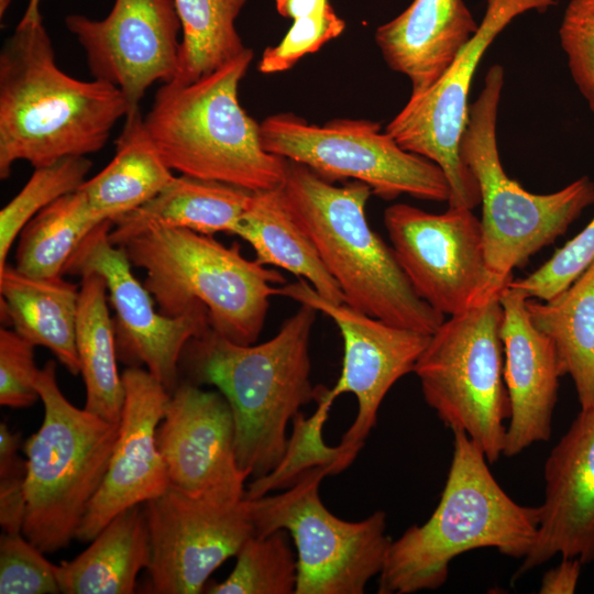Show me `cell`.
<instances>
[{
    "instance_id": "cell-39",
    "label": "cell",
    "mask_w": 594,
    "mask_h": 594,
    "mask_svg": "<svg viewBox=\"0 0 594 594\" xmlns=\"http://www.w3.org/2000/svg\"><path fill=\"white\" fill-rule=\"evenodd\" d=\"M34 346L13 329H0V405L25 408L40 398Z\"/></svg>"
},
{
    "instance_id": "cell-43",
    "label": "cell",
    "mask_w": 594,
    "mask_h": 594,
    "mask_svg": "<svg viewBox=\"0 0 594 594\" xmlns=\"http://www.w3.org/2000/svg\"><path fill=\"white\" fill-rule=\"evenodd\" d=\"M42 0H29L28 7L21 20H30L41 15L40 3Z\"/></svg>"
},
{
    "instance_id": "cell-19",
    "label": "cell",
    "mask_w": 594,
    "mask_h": 594,
    "mask_svg": "<svg viewBox=\"0 0 594 594\" xmlns=\"http://www.w3.org/2000/svg\"><path fill=\"white\" fill-rule=\"evenodd\" d=\"M122 380L125 397L118 439L75 538L84 542L120 513L161 496L170 486L156 440L170 393L141 366H128Z\"/></svg>"
},
{
    "instance_id": "cell-36",
    "label": "cell",
    "mask_w": 594,
    "mask_h": 594,
    "mask_svg": "<svg viewBox=\"0 0 594 594\" xmlns=\"http://www.w3.org/2000/svg\"><path fill=\"white\" fill-rule=\"evenodd\" d=\"M594 262V218L538 270L509 286L527 298L548 300L568 288Z\"/></svg>"
},
{
    "instance_id": "cell-15",
    "label": "cell",
    "mask_w": 594,
    "mask_h": 594,
    "mask_svg": "<svg viewBox=\"0 0 594 594\" xmlns=\"http://www.w3.org/2000/svg\"><path fill=\"white\" fill-rule=\"evenodd\" d=\"M111 220L94 228L67 262L64 274L95 272L107 284L116 311L118 359L146 370L172 394L179 384V363L186 345L209 327L207 309L198 304L179 317H167L154 307L152 295L134 277L124 251L112 244Z\"/></svg>"
},
{
    "instance_id": "cell-38",
    "label": "cell",
    "mask_w": 594,
    "mask_h": 594,
    "mask_svg": "<svg viewBox=\"0 0 594 594\" xmlns=\"http://www.w3.org/2000/svg\"><path fill=\"white\" fill-rule=\"evenodd\" d=\"M571 76L594 113V0H571L559 29Z\"/></svg>"
},
{
    "instance_id": "cell-17",
    "label": "cell",
    "mask_w": 594,
    "mask_h": 594,
    "mask_svg": "<svg viewBox=\"0 0 594 594\" xmlns=\"http://www.w3.org/2000/svg\"><path fill=\"white\" fill-rule=\"evenodd\" d=\"M65 25L84 48L94 79L117 87L130 111L154 82L176 77L182 23L174 0H114L105 19L69 14Z\"/></svg>"
},
{
    "instance_id": "cell-27",
    "label": "cell",
    "mask_w": 594,
    "mask_h": 594,
    "mask_svg": "<svg viewBox=\"0 0 594 594\" xmlns=\"http://www.w3.org/2000/svg\"><path fill=\"white\" fill-rule=\"evenodd\" d=\"M253 191L187 175L173 180L150 201L112 221L109 240L118 245L147 222H160L212 235L234 234Z\"/></svg>"
},
{
    "instance_id": "cell-18",
    "label": "cell",
    "mask_w": 594,
    "mask_h": 594,
    "mask_svg": "<svg viewBox=\"0 0 594 594\" xmlns=\"http://www.w3.org/2000/svg\"><path fill=\"white\" fill-rule=\"evenodd\" d=\"M232 410L218 391L184 382L170 394L157 447L170 487L191 497L238 502L250 477L235 454Z\"/></svg>"
},
{
    "instance_id": "cell-24",
    "label": "cell",
    "mask_w": 594,
    "mask_h": 594,
    "mask_svg": "<svg viewBox=\"0 0 594 594\" xmlns=\"http://www.w3.org/2000/svg\"><path fill=\"white\" fill-rule=\"evenodd\" d=\"M151 543L143 504L116 516L78 557L56 566L61 593L132 594Z\"/></svg>"
},
{
    "instance_id": "cell-8",
    "label": "cell",
    "mask_w": 594,
    "mask_h": 594,
    "mask_svg": "<svg viewBox=\"0 0 594 594\" xmlns=\"http://www.w3.org/2000/svg\"><path fill=\"white\" fill-rule=\"evenodd\" d=\"M503 85V67L492 66L469 108L460 154L480 188L487 266L495 277L510 284L515 268L525 266L532 255L564 234L594 204V184L584 176L558 191L539 195L507 176L496 141Z\"/></svg>"
},
{
    "instance_id": "cell-28",
    "label": "cell",
    "mask_w": 594,
    "mask_h": 594,
    "mask_svg": "<svg viewBox=\"0 0 594 594\" xmlns=\"http://www.w3.org/2000/svg\"><path fill=\"white\" fill-rule=\"evenodd\" d=\"M532 324L552 341L582 409L594 406V262L548 300L527 298Z\"/></svg>"
},
{
    "instance_id": "cell-41",
    "label": "cell",
    "mask_w": 594,
    "mask_h": 594,
    "mask_svg": "<svg viewBox=\"0 0 594 594\" xmlns=\"http://www.w3.org/2000/svg\"><path fill=\"white\" fill-rule=\"evenodd\" d=\"M583 563L576 558H562L548 570L541 580L540 594H573L578 586Z\"/></svg>"
},
{
    "instance_id": "cell-42",
    "label": "cell",
    "mask_w": 594,
    "mask_h": 594,
    "mask_svg": "<svg viewBox=\"0 0 594 594\" xmlns=\"http://www.w3.org/2000/svg\"><path fill=\"white\" fill-rule=\"evenodd\" d=\"M329 4V0H275L277 12L292 20L318 13Z\"/></svg>"
},
{
    "instance_id": "cell-31",
    "label": "cell",
    "mask_w": 594,
    "mask_h": 594,
    "mask_svg": "<svg viewBox=\"0 0 594 594\" xmlns=\"http://www.w3.org/2000/svg\"><path fill=\"white\" fill-rule=\"evenodd\" d=\"M174 1L182 23V43L173 81L194 82L246 48L235 29L246 0Z\"/></svg>"
},
{
    "instance_id": "cell-7",
    "label": "cell",
    "mask_w": 594,
    "mask_h": 594,
    "mask_svg": "<svg viewBox=\"0 0 594 594\" xmlns=\"http://www.w3.org/2000/svg\"><path fill=\"white\" fill-rule=\"evenodd\" d=\"M35 385L44 419L23 444L22 534L44 553H53L76 538L107 473L120 422L74 406L59 388L54 361L40 369Z\"/></svg>"
},
{
    "instance_id": "cell-21",
    "label": "cell",
    "mask_w": 594,
    "mask_h": 594,
    "mask_svg": "<svg viewBox=\"0 0 594 594\" xmlns=\"http://www.w3.org/2000/svg\"><path fill=\"white\" fill-rule=\"evenodd\" d=\"M499 300L504 311V381L509 398L503 455L512 458L535 442L549 440L563 374L552 341L529 318L525 293L508 285Z\"/></svg>"
},
{
    "instance_id": "cell-5",
    "label": "cell",
    "mask_w": 594,
    "mask_h": 594,
    "mask_svg": "<svg viewBox=\"0 0 594 594\" xmlns=\"http://www.w3.org/2000/svg\"><path fill=\"white\" fill-rule=\"evenodd\" d=\"M132 266L145 271L144 286L167 317L195 305L208 311L210 329L239 344L257 341L285 277L256 260L226 246L212 235L160 222H147L117 245Z\"/></svg>"
},
{
    "instance_id": "cell-11",
    "label": "cell",
    "mask_w": 594,
    "mask_h": 594,
    "mask_svg": "<svg viewBox=\"0 0 594 594\" xmlns=\"http://www.w3.org/2000/svg\"><path fill=\"white\" fill-rule=\"evenodd\" d=\"M260 134L265 151L302 164L328 182L358 180L385 200L406 194L449 201L450 187L440 166L404 150L376 122L336 119L317 125L279 113L260 123Z\"/></svg>"
},
{
    "instance_id": "cell-20",
    "label": "cell",
    "mask_w": 594,
    "mask_h": 594,
    "mask_svg": "<svg viewBox=\"0 0 594 594\" xmlns=\"http://www.w3.org/2000/svg\"><path fill=\"white\" fill-rule=\"evenodd\" d=\"M543 475L536 539L513 581L558 554L594 561V406L580 409L549 453Z\"/></svg>"
},
{
    "instance_id": "cell-1",
    "label": "cell",
    "mask_w": 594,
    "mask_h": 594,
    "mask_svg": "<svg viewBox=\"0 0 594 594\" xmlns=\"http://www.w3.org/2000/svg\"><path fill=\"white\" fill-rule=\"evenodd\" d=\"M129 112L117 87L58 67L42 15L20 20L0 53V178L21 160L37 168L98 152Z\"/></svg>"
},
{
    "instance_id": "cell-32",
    "label": "cell",
    "mask_w": 594,
    "mask_h": 594,
    "mask_svg": "<svg viewBox=\"0 0 594 594\" xmlns=\"http://www.w3.org/2000/svg\"><path fill=\"white\" fill-rule=\"evenodd\" d=\"M227 579L206 586L210 594H292L297 584V556L285 529L252 535L237 553Z\"/></svg>"
},
{
    "instance_id": "cell-40",
    "label": "cell",
    "mask_w": 594,
    "mask_h": 594,
    "mask_svg": "<svg viewBox=\"0 0 594 594\" xmlns=\"http://www.w3.org/2000/svg\"><path fill=\"white\" fill-rule=\"evenodd\" d=\"M21 433L0 424V525L3 532H22L25 516L26 460L18 455Z\"/></svg>"
},
{
    "instance_id": "cell-9",
    "label": "cell",
    "mask_w": 594,
    "mask_h": 594,
    "mask_svg": "<svg viewBox=\"0 0 594 594\" xmlns=\"http://www.w3.org/2000/svg\"><path fill=\"white\" fill-rule=\"evenodd\" d=\"M503 317L499 296L450 316L414 367L428 406L452 431H464L488 463L503 455L509 418Z\"/></svg>"
},
{
    "instance_id": "cell-44",
    "label": "cell",
    "mask_w": 594,
    "mask_h": 594,
    "mask_svg": "<svg viewBox=\"0 0 594 594\" xmlns=\"http://www.w3.org/2000/svg\"><path fill=\"white\" fill-rule=\"evenodd\" d=\"M11 0H0V15L2 16Z\"/></svg>"
},
{
    "instance_id": "cell-10",
    "label": "cell",
    "mask_w": 594,
    "mask_h": 594,
    "mask_svg": "<svg viewBox=\"0 0 594 594\" xmlns=\"http://www.w3.org/2000/svg\"><path fill=\"white\" fill-rule=\"evenodd\" d=\"M328 472L314 466L283 493L245 498L254 535L285 529L297 556L295 594H362L383 569L392 539L386 513L359 521L334 516L322 503L319 486Z\"/></svg>"
},
{
    "instance_id": "cell-3",
    "label": "cell",
    "mask_w": 594,
    "mask_h": 594,
    "mask_svg": "<svg viewBox=\"0 0 594 594\" xmlns=\"http://www.w3.org/2000/svg\"><path fill=\"white\" fill-rule=\"evenodd\" d=\"M453 454L440 501L422 525L392 540L378 576V594L441 587L451 561L480 548L524 559L539 526V506L516 503L492 474L481 448L453 430Z\"/></svg>"
},
{
    "instance_id": "cell-37",
    "label": "cell",
    "mask_w": 594,
    "mask_h": 594,
    "mask_svg": "<svg viewBox=\"0 0 594 594\" xmlns=\"http://www.w3.org/2000/svg\"><path fill=\"white\" fill-rule=\"evenodd\" d=\"M344 29V20L331 3L318 13L293 20L282 41L263 52L257 69L266 75L288 70L305 55L338 37Z\"/></svg>"
},
{
    "instance_id": "cell-2",
    "label": "cell",
    "mask_w": 594,
    "mask_h": 594,
    "mask_svg": "<svg viewBox=\"0 0 594 594\" xmlns=\"http://www.w3.org/2000/svg\"><path fill=\"white\" fill-rule=\"evenodd\" d=\"M317 312L300 305L273 338L258 344L234 343L209 328L183 352L179 365L190 383L213 385L228 400L237 460L253 480L277 468L288 446V422L316 398L309 343Z\"/></svg>"
},
{
    "instance_id": "cell-6",
    "label": "cell",
    "mask_w": 594,
    "mask_h": 594,
    "mask_svg": "<svg viewBox=\"0 0 594 594\" xmlns=\"http://www.w3.org/2000/svg\"><path fill=\"white\" fill-rule=\"evenodd\" d=\"M253 56L246 47L194 82L157 89L143 118L170 169L250 191L283 185L288 161L264 150L260 123L239 102V84Z\"/></svg>"
},
{
    "instance_id": "cell-33",
    "label": "cell",
    "mask_w": 594,
    "mask_h": 594,
    "mask_svg": "<svg viewBox=\"0 0 594 594\" xmlns=\"http://www.w3.org/2000/svg\"><path fill=\"white\" fill-rule=\"evenodd\" d=\"M92 166L86 156H68L35 168L23 188L0 211V270L25 224L58 198L78 190Z\"/></svg>"
},
{
    "instance_id": "cell-23",
    "label": "cell",
    "mask_w": 594,
    "mask_h": 594,
    "mask_svg": "<svg viewBox=\"0 0 594 594\" xmlns=\"http://www.w3.org/2000/svg\"><path fill=\"white\" fill-rule=\"evenodd\" d=\"M1 318L33 345L45 346L73 375L79 287L62 276L33 277L8 263L0 270Z\"/></svg>"
},
{
    "instance_id": "cell-34",
    "label": "cell",
    "mask_w": 594,
    "mask_h": 594,
    "mask_svg": "<svg viewBox=\"0 0 594 594\" xmlns=\"http://www.w3.org/2000/svg\"><path fill=\"white\" fill-rule=\"evenodd\" d=\"M315 399L318 402L315 415L305 419L299 413L293 419L294 432L283 460L270 474L253 480L245 492V498H256L268 491L289 486L302 472L314 466H324L328 475H331L337 449L324 444L322 427L334 399L323 386L316 388Z\"/></svg>"
},
{
    "instance_id": "cell-14",
    "label": "cell",
    "mask_w": 594,
    "mask_h": 594,
    "mask_svg": "<svg viewBox=\"0 0 594 594\" xmlns=\"http://www.w3.org/2000/svg\"><path fill=\"white\" fill-rule=\"evenodd\" d=\"M278 295L324 314L342 336V371L329 393L333 399L344 393L354 395L358 413L336 447V475L354 461L376 425L386 394L399 378L414 372L431 334L393 326L344 302L326 299L305 279L278 287Z\"/></svg>"
},
{
    "instance_id": "cell-35",
    "label": "cell",
    "mask_w": 594,
    "mask_h": 594,
    "mask_svg": "<svg viewBox=\"0 0 594 594\" xmlns=\"http://www.w3.org/2000/svg\"><path fill=\"white\" fill-rule=\"evenodd\" d=\"M22 532H3L0 538V593H61L56 564Z\"/></svg>"
},
{
    "instance_id": "cell-29",
    "label": "cell",
    "mask_w": 594,
    "mask_h": 594,
    "mask_svg": "<svg viewBox=\"0 0 594 594\" xmlns=\"http://www.w3.org/2000/svg\"><path fill=\"white\" fill-rule=\"evenodd\" d=\"M107 284L95 272L81 275L76 346L86 387L85 409L120 422L124 384L117 366L116 330L107 305Z\"/></svg>"
},
{
    "instance_id": "cell-12",
    "label": "cell",
    "mask_w": 594,
    "mask_h": 594,
    "mask_svg": "<svg viewBox=\"0 0 594 594\" xmlns=\"http://www.w3.org/2000/svg\"><path fill=\"white\" fill-rule=\"evenodd\" d=\"M560 0H486L479 28L440 79L410 95L385 131L406 151L443 170L450 187L449 207L473 209L481 204L479 184L463 163L460 143L469 120V92L476 68L495 37L518 15L543 12Z\"/></svg>"
},
{
    "instance_id": "cell-30",
    "label": "cell",
    "mask_w": 594,
    "mask_h": 594,
    "mask_svg": "<svg viewBox=\"0 0 594 594\" xmlns=\"http://www.w3.org/2000/svg\"><path fill=\"white\" fill-rule=\"evenodd\" d=\"M102 221L79 189L58 198L20 232L15 268L33 277L62 276L79 244Z\"/></svg>"
},
{
    "instance_id": "cell-16",
    "label": "cell",
    "mask_w": 594,
    "mask_h": 594,
    "mask_svg": "<svg viewBox=\"0 0 594 594\" xmlns=\"http://www.w3.org/2000/svg\"><path fill=\"white\" fill-rule=\"evenodd\" d=\"M154 594H198L210 575L254 535L248 502H218L173 487L145 504Z\"/></svg>"
},
{
    "instance_id": "cell-26",
    "label": "cell",
    "mask_w": 594,
    "mask_h": 594,
    "mask_svg": "<svg viewBox=\"0 0 594 594\" xmlns=\"http://www.w3.org/2000/svg\"><path fill=\"white\" fill-rule=\"evenodd\" d=\"M124 119L114 157L79 188L100 220L113 221L134 211L175 177L154 144L140 108Z\"/></svg>"
},
{
    "instance_id": "cell-22",
    "label": "cell",
    "mask_w": 594,
    "mask_h": 594,
    "mask_svg": "<svg viewBox=\"0 0 594 594\" xmlns=\"http://www.w3.org/2000/svg\"><path fill=\"white\" fill-rule=\"evenodd\" d=\"M477 28L464 0H413L376 29L375 43L388 67L405 75L411 95H418L440 79Z\"/></svg>"
},
{
    "instance_id": "cell-25",
    "label": "cell",
    "mask_w": 594,
    "mask_h": 594,
    "mask_svg": "<svg viewBox=\"0 0 594 594\" xmlns=\"http://www.w3.org/2000/svg\"><path fill=\"white\" fill-rule=\"evenodd\" d=\"M254 250L256 261L305 279L322 297L344 302L342 292L285 198L282 186L253 191L234 232Z\"/></svg>"
},
{
    "instance_id": "cell-4",
    "label": "cell",
    "mask_w": 594,
    "mask_h": 594,
    "mask_svg": "<svg viewBox=\"0 0 594 594\" xmlns=\"http://www.w3.org/2000/svg\"><path fill=\"white\" fill-rule=\"evenodd\" d=\"M282 188L344 304L400 328L427 334L439 328L444 316L416 294L393 248L367 221L365 207L373 194L369 185L352 180L336 186L288 161Z\"/></svg>"
},
{
    "instance_id": "cell-13",
    "label": "cell",
    "mask_w": 594,
    "mask_h": 594,
    "mask_svg": "<svg viewBox=\"0 0 594 594\" xmlns=\"http://www.w3.org/2000/svg\"><path fill=\"white\" fill-rule=\"evenodd\" d=\"M384 224L414 290L443 316L477 307L509 285L487 266L481 220L472 209L430 213L395 204L385 209Z\"/></svg>"
}]
</instances>
